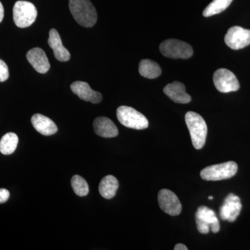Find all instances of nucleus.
Masks as SVG:
<instances>
[{"label":"nucleus","instance_id":"f257e3e1","mask_svg":"<svg viewBox=\"0 0 250 250\" xmlns=\"http://www.w3.org/2000/svg\"><path fill=\"white\" fill-rule=\"evenodd\" d=\"M69 8L76 22L84 27H92L98 20L96 9L90 0H70Z\"/></svg>","mask_w":250,"mask_h":250},{"label":"nucleus","instance_id":"f03ea898","mask_svg":"<svg viewBox=\"0 0 250 250\" xmlns=\"http://www.w3.org/2000/svg\"><path fill=\"white\" fill-rule=\"evenodd\" d=\"M186 124L190 132L192 146L196 149L205 146L207 136V125L200 114L193 111L187 112L185 116Z\"/></svg>","mask_w":250,"mask_h":250},{"label":"nucleus","instance_id":"7ed1b4c3","mask_svg":"<svg viewBox=\"0 0 250 250\" xmlns=\"http://www.w3.org/2000/svg\"><path fill=\"white\" fill-rule=\"evenodd\" d=\"M117 118L122 125L131 129H147L149 122L147 118L130 106H121L117 109Z\"/></svg>","mask_w":250,"mask_h":250},{"label":"nucleus","instance_id":"20e7f679","mask_svg":"<svg viewBox=\"0 0 250 250\" xmlns=\"http://www.w3.org/2000/svg\"><path fill=\"white\" fill-rule=\"evenodd\" d=\"M238 171V165L233 161L216 164L205 167L200 176L206 181H220L233 177Z\"/></svg>","mask_w":250,"mask_h":250},{"label":"nucleus","instance_id":"39448f33","mask_svg":"<svg viewBox=\"0 0 250 250\" xmlns=\"http://www.w3.org/2000/svg\"><path fill=\"white\" fill-rule=\"evenodd\" d=\"M13 14L16 26L20 28H26L35 22L38 11L32 3L27 1H18L14 5Z\"/></svg>","mask_w":250,"mask_h":250},{"label":"nucleus","instance_id":"423d86ee","mask_svg":"<svg viewBox=\"0 0 250 250\" xmlns=\"http://www.w3.org/2000/svg\"><path fill=\"white\" fill-rule=\"evenodd\" d=\"M195 221L199 232L207 234L210 229L213 233L220 231V223L214 210L210 209L205 206H200L195 213Z\"/></svg>","mask_w":250,"mask_h":250},{"label":"nucleus","instance_id":"0eeeda50","mask_svg":"<svg viewBox=\"0 0 250 250\" xmlns=\"http://www.w3.org/2000/svg\"><path fill=\"white\" fill-rule=\"evenodd\" d=\"M159 49L164 57L171 59L190 58L193 54L191 46L177 39H167L161 44Z\"/></svg>","mask_w":250,"mask_h":250},{"label":"nucleus","instance_id":"6e6552de","mask_svg":"<svg viewBox=\"0 0 250 250\" xmlns=\"http://www.w3.org/2000/svg\"><path fill=\"white\" fill-rule=\"evenodd\" d=\"M213 80L215 88L221 93H228L239 89V82L236 77L228 69L217 70L213 74Z\"/></svg>","mask_w":250,"mask_h":250},{"label":"nucleus","instance_id":"1a4fd4ad","mask_svg":"<svg viewBox=\"0 0 250 250\" xmlns=\"http://www.w3.org/2000/svg\"><path fill=\"white\" fill-rule=\"evenodd\" d=\"M225 42L234 50L244 48L250 44V30L238 26L231 27L225 35Z\"/></svg>","mask_w":250,"mask_h":250},{"label":"nucleus","instance_id":"9d476101","mask_svg":"<svg viewBox=\"0 0 250 250\" xmlns=\"http://www.w3.org/2000/svg\"><path fill=\"white\" fill-rule=\"evenodd\" d=\"M158 202L161 210L167 214L176 216L182 212V204L178 197L168 189H162L159 191Z\"/></svg>","mask_w":250,"mask_h":250},{"label":"nucleus","instance_id":"9b49d317","mask_svg":"<svg viewBox=\"0 0 250 250\" xmlns=\"http://www.w3.org/2000/svg\"><path fill=\"white\" fill-rule=\"evenodd\" d=\"M242 208L241 200L234 194H229L220 207V216L222 220L233 223L238 218Z\"/></svg>","mask_w":250,"mask_h":250},{"label":"nucleus","instance_id":"f8f14e48","mask_svg":"<svg viewBox=\"0 0 250 250\" xmlns=\"http://www.w3.org/2000/svg\"><path fill=\"white\" fill-rule=\"evenodd\" d=\"M72 91L81 100L98 104L103 100V95L99 92L95 91L90 88L89 84L84 82H75L70 85Z\"/></svg>","mask_w":250,"mask_h":250},{"label":"nucleus","instance_id":"ddd939ff","mask_svg":"<svg viewBox=\"0 0 250 250\" xmlns=\"http://www.w3.org/2000/svg\"><path fill=\"white\" fill-rule=\"evenodd\" d=\"M27 59L29 63L39 73L45 74L50 68V64L45 52L39 47L30 49L27 52Z\"/></svg>","mask_w":250,"mask_h":250},{"label":"nucleus","instance_id":"4468645a","mask_svg":"<svg viewBox=\"0 0 250 250\" xmlns=\"http://www.w3.org/2000/svg\"><path fill=\"white\" fill-rule=\"evenodd\" d=\"M48 44L53 50L54 57L59 62H65L70 60V52L62 45V39L57 29H52L49 31Z\"/></svg>","mask_w":250,"mask_h":250},{"label":"nucleus","instance_id":"2eb2a0df","mask_svg":"<svg viewBox=\"0 0 250 250\" xmlns=\"http://www.w3.org/2000/svg\"><path fill=\"white\" fill-rule=\"evenodd\" d=\"M164 93L175 103L188 104L191 97L186 92L185 85L179 82L169 83L164 88Z\"/></svg>","mask_w":250,"mask_h":250},{"label":"nucleus","instance_id":"dca6fc26","mask_svg":"<svg viewBox=\"0 0 250 250\" xmlns=\"http://www.w3.org/2000/svg\"><path fill=\"white\" fill-rule=\"evenodd\" d=\"M94 131L103 138H114L118 135L116 125L106 117H99L94 121Z\"/></svg>","mask_w":250,"mask_h":250},{"label":"nucleus","instance_id":"f3484780","mask_svg":"<svg viewBox=\"0 0 250 250\" xmlns=\"http://www.w3.org/2000/svg\"><path fill=\"white\" fill-rule=\"evenodd\" d=\"M31 123L36 131L44 136L55 134L58 131L57 125L52 120L39 113L32 116Z\"/></svg>","mask_w":250,"mask_h":250},{"label":"nucleus","instance_id":"a211bd4d","mask_svg":"<svg viewBox=\"0 0 250 250\" xmlns=\"http://www.w3.org/2000/svg\"><path fill=\"white\" fill-rule=\"evenodd\" d=\"M118 187H119V183L118 179L113 175H107L104 177L100 182L99 185V191L104 198L110 200L116 195Z\"/></svg>","mask_w":250,"mask_h":250},{"label":"nucleus","instance_id":"6ab92c4d","mask_svg":"<svg viewBox=\"0 0 250 250\" xmlns=\"http://www.w3.org/2000/svg\"><path fill=\"white\" fill-rule=\"evenodd\" d=\"M139 73L147 79H155L161 75V68L157 62L149 59H143L139 63Z\"/></svg>","mask_w":250,"mask_h":250},{"label":"nucleus","instance_id":"aec40b11","mask_svg":"<svg viewBox=\"0 0 250 250\" xmlns=\"http://www.w3.org/2000/svg\"><path fill=\"white\" fill-rule=\"evenodd\" d=\"M18 143V137L14 133H7L0 141V152L4 155H10L16 151Z\"/></svg>","mask_w":250,"mask_h":250},{"label":"nucleus","instance_id":"412c9836","mask_svg":"<svg viewBox=\"0 0 250 250\" xmlns=\"http://www.w3.org/2000/svg\"><path fill=\"white\" fill-rule=\"evenodd\" d=\"M233 0H213L203 11V16L206 18L220 14L228 9Z\"/></svg>","mask_w":250,"mask_h":250},{"label":"nucleus","instance_id":"4be33fe9","mask_svg":"<svg viewBox=\"0 0 250 250\" xmlns=\"http://www.w3.org/2000/svg\"><path fill=\"white\" fill-rule=\"evenodd\" d=\"M71 185L74 192L80 197H84L89 192V187L86 181L80 175H75L72 178Z\"/></svg>","mask_w":250,"mask_h":250},{"label":"nucleus","instance_id":"5701e85b","mask_svg":"<svg viewBox=\"0 0 250 250\" xmlns=\"http://www.w3.org/2000/svg\"><path fill=\"white\" fill-rule=\"evenodd\" d=\"M9 77V68L4 61L0 59V82H5Z\"/></svg>","mask_w":250,"mask_h":250},{"label":"nucleus","instance_id":"b1692460","mask_svg":"<svg viewBox=\"0 0 250 250\" xmlns=\"http://www.w3.org/2000/svg\"><path fill=\"white\" fill-rule=\"evenodd\" d=\"M10 197V192L6 189H0V204L5 203Z\"/></svg>","mask_w":250,"mask_h":250},{"label":"nucleus","instance_id":"393cba45","mask_svg":"<svg viewBox=\"0 0 250 250\" xmlns=\"http://www.w3.org/2000/svg\"><path fill=\"white\" fill-rule=\"evenodd\" d=\"M174 250H188V248L185 245L182 244V243H178V244L176 245L174 248Z\"/></svg>","mask_w":250,"mask_h":250},{"label":"nucleus","instance_id":"a878e982","mask_svg":"<svg viewBox=\"0 0 250 250\" xmlns=\"http://www.w3.org/2000/svg\"><path fill=\"white\" fill-rule=\"evenodd\" d=\"M4 6H3L2 4H1V1H0V23H1V21H3V18H4Z\"/></svg>","mask_w":250,"mask_h":250},{"label":"nucleus","instance_id":"bb28decb","mask_svg":"<svg viewBox=\"0 0 250 250\" xmlns=\"http://www.w3.org/2000/svg\"><path fill=\"white\" fill-rule=\"evenodd\" d=\"M213 197L212 196L208 197V200H213Z\"/></svg>","mask_w":250,"mask_h":250}]
</instances>
